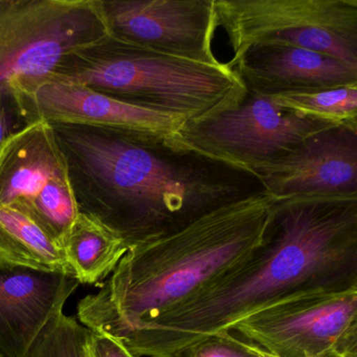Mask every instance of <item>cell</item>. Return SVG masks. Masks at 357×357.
I'll use <instances>...</instances> for the list:
<instances>
[{
  "label": "cell",
  "mask_w": 357,
  "mask_h": 357,
  "mask_svg": "<svg viewBox=\"0 0 357 357\" xmlns=\"http://www.w3.org/2000/svg\"><path fill=\"white\" fill-rule=\"evenodd\" d=\"M229 64L246 91L263 97L357 84L356 68L326 54L290 45H255Z\"/></svg>",
  "instance_id": "4fadbf2b"
},
{
  "label": "cell",
  "mask_w": 357,
  "mask_h": 357,
  "mask_svg": "<svg viewBox=\"0 0 357 357\" xmlns=\"http://www.w3.org/2000/svg\"><path fill=\"white\" fill-rule=\"evenodd\" d=\"M0 206L28 215L63 248L79 212L63 154L43 119L0 149Z\"/></svg>",
  "instance_id": "9c48e42d"
},
{
  "label": "cell",
  "mask_w": 357,
  "mask_h": 357,
  "mask_svg": "<svg viewBox=\"0 0 357 357\" xmlns=\"http://www.w3.org/2000/svg\"><path fill=\"white\" fill-rule=\"evenodd\" d=\"M51 125L78 212L99 221L128 248L265 193L254 173L194 151L176 135Z\"/></svg>",
  "instance_id": "6da1fadb"
},
{
  "label": "cell",
  "mask_w": 357,
  "mask_h": 357,
  "mask_svg": "<svg viewBox=\"0 0 357 357\" xmlns=\"http://www.w3.org/2000/svg\"><path fill=\"white\" fill-rule=\"evenodd\" d=\"M107 35L99 0H0V87L35 101L66 55Z\"/></svg>",
  "instance_id": "5b68a950"
},
{
  "label": "cell",
  "mask_w": 357,
  "mask_h": 357,
  "mask_svg": "<svg viewBox=\"0 0 357 357\" xmlns=\"http://www.w3.org/2000/svg\"><path fill=\"white\" fill-rule=\"evenodd\" d=\"M0 257L24 266L77 279L61 245L17 208L0 206Z\"/></svg>",
  "instance_id": "9a60e30c"
},
{
  "label": "cell",
  "mask_w": 357,
  "mask_h": 357,
  "mask_svg": "<svg viewBox=\"0 0 357 357\" xmlns=\"http://www.w3.org/2000/svg\"><path fill=\"white\" fill-rule=\"evenodd\" d=\"M271 210L267 194L252 196L130 246L100 291L79 302V319L120 342L144 329L250 260L264 241Z\"/></svg>",
  "instance_id": "3957f363"
},
{
  "label": "cell",
  "mask_w": 357,
  "mask_h": 357,
  "mask_svg": "<svg viewBox=\"0 0 357 357\" xmlns=\"http://www.w3.org/2000/svg\"><path fill=\"white\" fill-rule=\"evenodd\" d=\"M347 357H357V354L349 355V356Z\"/></svg>",
  "instance_id": "603a6c76"
},
{
  "label": "cell",
  "mask_w": 357,
  "mask_h": 357,
  "mask_svg": "<svg viewBox=\"0 0 357 357\" xmlns=\"http://www.w3.org/2000/svg\"><path fill=\"white\" fill-rule=\"evenodd\" d=\"M128 245L103 225L78 213L63 244L66 259L80 283L93 284L116 269Z\"/></svg>",
  "instance_id": "2e32d148"
},
{
  "label": "cell",
  "mask_w": 357,
  "mask_h": 357,
  "mask_svg": "<svg viewBox=\"0 0 357 357\" xmlns=\"http://www.w3.org/2000/svg\"><path fill=\"white\" fill-rule=\"evenodd\" d=\"M0 357H1V356H0Z\"/></svg>",
  "instance_id": "cb8c5ba5"
},
{
  "label": "cell",
  "mask_w": 357,
  "mask_h": 357,
  "mask_svg": "<svg viewBox=\"0 0 357 357\" xmlns=\"http://www.w3.org/2000/svg\"><path fill=\"white\" fill-rule=\"evenodd\" d=\"M80 282L0 257V356L26 357Z\"/></svg>",
  "instance_id": "7c38bea8"
},
{
  "label": "cell",
  "mask_w": 357,
  "mask_h": 357,
  "mask_svg": "<svg viewBox=\"0 0 357 357\" xmlns=\"http://www.w3.org/2000/svg\"><path fill=\"white\" fill-rule=\"evenodd\" d=\"M354 286L357 196L273 199L250 260L121 342L137 357H177L290 294Z\"/></svg>",
  "instance_id": "7a4b0ae2"
},
{
  "label": "cell",
  "mask_w": 357,
  "mask_h": 357,
  "mask_svg": "<svg viewBox=\"0 0 357 357\" xmlns=\"http://www.w3.org/2000/svg\"><path fill=\"white\" fill-rule=\"evenodd\" d=\"M231 332L275 357L357 354V286L290 294L244 317Z\"/></svg>",
  "instance_id": "52a82bcc"
},
{
  "label": "cell",
  "mask_w": 357,
  "mask_h": 357,
  "mask_svg": "<svg viewBox=\"0 0 357 357\" xmlns=\"http://www.w3.org/2000/svg\"><path fill=\"white\" fill-rule=\"evenodd\" d=\"M40 119L35 101L10 87H0V149L12 137Z\"/></svg>",
  "instance_id": "d6986e66"
},
{
  "label": "cell",
  "mask_w": 357,
  "mask_h": 357,
  "mask_svg": "<svg viewBox=\"0 0 357 357\" xmlns=\"http://www.w3.org/2000/svg\"><path fill=\"white\" fill-rule=\"evenodd\" d=\"M108 35L167 55L219 63L215 0H99Z\"/></svg>",
  "instance_id": "30bf717a"
},
{
  "label": "cell",
  "mask_w": 357,
  "mask_h": 357,
  "mask_svg": "<svg viewBox=\"0 0 357 357\" xmlns=\"http://www.w3.org/2000/svg\"><path fill=\"white\" fill-rule=\"evenodd\" d=\"M262 357H275V356H273V355L268 354V353L264 352V351H263Z\"/></svg>",
  "instance_id": "7402d4cb"
},
{
  "label": "cell",
  "mask_w": 357,
  "mask_h": 357,
  "mask_svg": "<svg viewBox=\"0 0 357 357\" xmlns=\"http://www.w3.org/2000/svg\"><path fill=\"white\" fill-rule=\"evenodd\" d=\"M26 357H93L91 330L59 311L41 330Z\"/></svg>",
  "instance_id": "ac0fdd59"
},
{
  "label": "cell",
  "mask_w": 357,
  "mask_h": 357,
  "mask_svg": "<svg viewBox=\"0 0 357 357\" xmlns=\"http://www.w3.org/2000/svg\"><path fill=\"white\" fill-rule=\"evenodd\" d=\"M262 349L233 332L208 336L190 347L177 357H262Z\"/></svg>",
  "instance_id": "ffe728a7"
},
{
  "label": "cell",
  "mask_w": 357,
  "mask_h": 357,
  "mask_svg": "<svg viewBox=\"0 0 357 357\" xmlns=\"http://www.w3.org/2000/svg\"><path fill=\"white\" fill-rule=\"evenodd\" d=\"M39 116L51 124L87 125L141 135H178L187 121L119 101L75 83L49 81L35 95Z\"/></svg>",
  "instance_id": "5bb4252c"
},
{
  "label": "cell",
  "mask_w": 357,
  "mask_h": 357,
  "mask_svg": "<svg viewBox=\"0 0 357 357\" xmlns=\"http://www.w3.org/2000/svg\"><path fill=\"white\" fill-rule=\"evenodd\" d=\"M254 174L273 200L357 196V128L323 129Z\"/></svg>",
  "instance_id": "8fae6325"
},
{
  "label": "cell",
  "mask_w": 357,
  "mask_h": 357,
  "mask_svg": "<svg viewBox=\"0 0 357 357\" xmlns=\"http://www.w3.org/2000/svg\"><path fill=\"white\" fill-rule=\"evenodd\" d=\"M50 81L75 83L119 101L198 122L237 105L246 91L229 63H200L107 35L66 55Z\"/></svg>",
  "instance_id": "277c9868"
},
{
  "label": "cell",
  "mask_w": 357,
  "mask_h": 357,
  "mask_svg": "<svg viewBox=\"0 0 357 357\" xmlns=\"http://www.w3.org/2000/svg\"><path fill=\"white\" fill-rule=\"evenodd\" d=\"M296 114L335 126L357 128V84L271 98Z\"/></svg>",
  "instance_id": "e0dca14e"
},
{
  "label": "cell",
  "mask_w": 357,
  "mask_h": 357,
  "mask_svg": "<svg viewBox=\"0 0 357 357\" xmlns=\"http://www.w3.org/2000/svg\"><path fill=\"white\" fill-rule=\"evenodd\" d=\"M93 357H137L122 342L105 333L91 331Z\"/></svg>",
  "instance_id": "44dd1931"
},
{
  "label": "cell",
  "mask_w": 357,
  "mask_h": 357,
  "mask_svg": "<svg viewBox=\"0 0 357 357\" xmlns=\"http://www.w3.org/2000/svg\"><path fill=\"white\" fill-rule=\"evenodd\" d=\"M234 52L283 45L326 54L357 68V0H215Z\"/></svg>",
  "instance_id": "8992f818"
},
{
  "label": "cell",
  "mask_w": 357,
  "mask_h": 357,
  "mask_svg": "<svg viewBox=\"0 0 357 357\" xmlns=\"http://www.w3.org/2000/svg\"><path fill=\"white\" fill-rule=\"evenodd\" d=\"M335 125L296 114L271 98L246 93L234 107L198 122L176 135L194 151L254 173L291 153L303 141Z\"/></svg>",
  "instance_id": "ba28073f"
}]
</instances>
